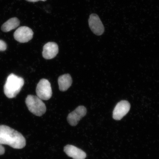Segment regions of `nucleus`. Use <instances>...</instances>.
Returning <instances> with one entry per match:
<instances>
[{
    "instance_id": "1",
    "label": "nucleus",
    "mask_w": 159,
    "mask_h": 159,
    "mask_svg": "<svg viewBox=\"0 0 159 159\" xmlns=\"http://www.w3.org/2000/svg\"><path fill=\"white\" fill-rule=\"evenodd\" d=\"M0 144L20 149L25 148L26 140L21 133L5 125H0Z\"/></svg>"
},
{
    "instance_id": "2",
    "label": "nucleus",
    "mask_w": 159,
    "mask_h": 159,
    "mask_svg": "<svg viewBox=\"0 0 159 159\" xmlns=\"http://www.w3.org/2000/svg\"><path fill=\"white\" fill-rule=\"evenodd\" d=\"M24 84V80L13 73L8 76L4 86V92L9 98H15L19 94Z\"/></svg>"
},
{
    "instance_id": "3",
    "label": "nucleus",
    "mask_w": 159,
    "mask_h": 159,
    "mask_svg": "<svg viewBox=\"0 0 159 159\" xmlns=\"http://www.w3.org/2000/svg\"><path fill=\"white\" fill-rule=\"evenodd\" d=\"M25 104L29 111L36 116H41L46 111V107L42 100L35 95H28Z\"/></svg>"
},
{
    "instance_id": "4",
    "label": "nucleus",
    "mask_w": 159,
    "mask_h": 159,
    "mask_svg": "<svg viewBox=\"0 0 159 159\" xmlns=\"http://www.w3.org/2000/svg\"><path fill=\"white\" fill-rule=\"evenodd\" d=\"M37 96L41 100H48L52 95L50 83L47 79H43L38 83L36 89Z\"/></svg>"
},
{
    "instance_id": "5",
    "label": "nucleus",
    "mask_w": 159,
    "mask_h": 159,
    "mask_svg": "<svg viewBox=\"0 0 159 159\" xmlns=\"http://www.w3.org/2000/svg\"><path fill=\"white\" fill-rule=\"evenodd\" d=\"M33 32L30 28L26 26H21L18 28L14 33V39L20 43L28 42L33 39Z\"/></svg>"
},
{
    "instance_id": "6",
    "label": "nucleus",
    "mask_w": 159,
    "mask_h": 159,
    "mask_svg": "<svg viewBox=\"0 0 159 159\" xmlns=\"http://www.w3.org/2000/svg\"><path fill=\"white\" fill-rule=\"evenodd\" d=\"M130 104L128 101L122 100L117 103L113 112V118L119 120L125 116L129 112Z\"/></svg>"
},
{
    "instance_id": "7",
    "label": "nucleus",
    "mask_w": 159,
    "mask_h": 159,
    "mask_svg": "<svg viewBox=\"0 0 159 159\" xmlns=\"http://www.w3.org/2000/svg\"><path fill=\"white\" fill-rule=\"evenodd\" d=\"M89 28L95 35H101L104 33L105 29L104 25L98 15L92 14L89 19Z\"/></svg>"
},
{
    "instance_id": "8",
    "label": "nucleus",
    "mask_w": 159,
    "mask_h": 159,
    "mask_svg": "<svg viewBox=\"0 0 159 159\" xmlns=\"http://www.w3.org/2000/svg\"><path fill=\"white\" fill-rule=\"evenodd\" d=\"M87 109L84 106H80L73 112L70 113L67 117L69 124L72 126H76L80 120L86 115Z\"/></svg>"
},
{
    "instance_id": "9",
    "label": "nucleus",
    "mask_w": 159,
    "mask_h": 159,
    "mask_svg": "<svg viewBox=\"0 0 159 159\" xmlns=\"http://www.w3.org/2000/svg\"><path fill=\"white\" fill-rule=\"evenodd\" d=\"M59 52L58 46L54 42H48L43 47V56L46 59H52L56 56Z\"/></svg>"
},
{
    "instance_id": "10",
    "label": "nucleus",
    "mask_w": 159,
    "mask_h": 159,
    "mask_svg": "<svg viewBox=\"0 0 159 159\" xmlns=\"http://www.w3.org/2000/svg\"><path fill=\"white\" fill-rule=\"evenodd\" d=\"M64 151L67 156L73 159H85L86 157V154L84 151L73 145H66Z\"/></svg>"
},
{
    "instance_id": "11",
    "label": "nucleus",
    "mask_w": 159,
    "mask_h": 159,
    "mask_svg": "<svg viewBox=\"0 0 159 159\" xmlns=\"http://www.w3.org/2000/svg\"><path fill=\"white\" fill-rule=\"evenodd\" d=\"M59 89L61 91H65L68 89L72 83V79L69 74L61 75L58 80Z\"/></svg>"
},
{
    "instance_id": "12",
    "label": "nucleus",
    "mask_w": 159,
    "mask_h": 159,
    "mask_svg": "<svg viewBox=\"0 0 159 159\" xmlns=\"http://www.w3.org/2000/svg\"><path fill=\"white\" fill-rule=\"evenodd\" d=\"M20 24V21L17 17H13L8 20L3 24L1 27L2 31L8 32L16 28Z\"/></svg>"
},
{
    "instance_id": "13",
    "label": "nucleus",
    "mask_w": 159,
    "mask_h": 159,
    "mask_svg": "<svg viewBox=\"0 0 159 159\" xmlns=\"http://www.w3.org/2000/svg\"><path fill=\"white\" fill-rule=\"evenodd\" d=\"M7 49V43L4 41L0 39V51H5Z\"/></svg>"
},
{
    "instance_id": "14",
    "label": "nucleus",
    "mask_w": 159,
    "mask_h": 159,
    "mask_svg": "<svg viewBox=\"0 0 159 159\" xmlns=\"http://www.w3.org/2000/svg\"><path fill=\"white\" fill-rule=\"evenodd\" d=\"M5 152V148L2 145L0 144V156L4 154Z\"/></svg>"
},
{
    "instance_id": "15",
    "label": "nucleus",
    "mask_w": 159,
    "mask_h": 159,
    "mask_svg": "<svg viewBox=\"0 0 159 159\" xmlns=\"http://www.w3.org/2000/svg\"><path fill=\"white\" fill-rule=\"evenodd\" d=\"M25 1L29 2H37L39 1L45 2L47 0H25Z\"/></svg>"
}]
</instances>
